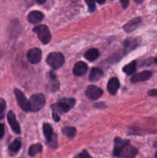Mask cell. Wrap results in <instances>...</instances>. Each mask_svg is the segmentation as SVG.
Returning a JSON list of instances; mask_svg holds the SVG:
<instances>
[{
  "label": "cell",
  "mask_w": 157,
  "mask_h": 158,
  "mask_svg": "<svg viewBox=\"0 0 157 158\" xmlns=\"http://www.w3.org/2000/svg\"><path fill=\"white\" fill-rule=\"evenodd\" d=\"M138 154V150L132 147L127 140L115 139L113 155L119 158H135Z\"/></svg>",
  "instance_id": "6da1fadb"
},
{
  "label": "cell",
  "mask_w": 157,
  "mask_h": 158,
  "mask_svg": "<svg viewBox=\"0 0 157 158\" xmlns=\"http://www.w3.org/2000/svg\"><path fill=\"white\" fill-rule=\"evenodd\" d=\"M75 100L72 98H62L58 100V103L55 105H52L53 112L56 113L58 115L70 110L74 106Z\"/></svg>",
  "instance_id": "7a4b0ae2"
},
{
  "label": "cell",
  "mask_w": 157,
  "mask_h": 158,
  "mask_svg": "<svg viewBox=\"0 0 157 158\" xmlns=\"http://www.w3.org/2000/svg\"><path fill=\"white\" fill-rule=\"evenodd\" d=\"M33 32L38 35V39L43 44H48L51 40V33L49 28L45 25H39L33 29Z\"/></svg>",
  "instance_id": "3957f363"
},
{
  "label": "cell",
  "mask_w": 157,
  "mask_h": 158,
  "mask_svg": "<svg viewBox=\"0 0 157 158\" xmlns=\"http://www.w3.org/2000/svg\"><path fill=\"white\" fill-rule=\"evenodd\" d=\"M64 62V56L60 52H51L46 59V63L53 69H58V68L61 67Z\"/></svg>",
  "instance_id": "277c9868"
},
{
  "label": "cell",
  "mask_w": 157,
  "mask_h": 158,
  "mask_svg": "<svg viewBox=\"0 0 157 158\" xmlns=\"http://www.w3.org/2000/svg\"><path fill=\"white\" fill-rule=\"evenodd\" d=\"M45 103H46V100L42 94H34L31 97L30 100H29L30 110L32 112H37L44 106Z\"/></svg>",
  "instance_id": "5b68a950"
},
{
  "label": "cell",
  "mask_w": 157,
  "mask_h": 158,
  "mask_svg": "<svg viewBox=\"0 0 157 158\" xmlns=\"http://www.w3.org/2000/svg\"><path fill=\"white\" fill-rule=\"evenodd\" d=\"M43 133L46 137V140L49 146L52 148H55L57 146V138L56 136L53 133L52 128L49 123H44L43 124Z\"/></svg>",
  "instance_id": "8992f818"
},
{
  "label": "cell",
  "mask_w": 157,
  "mask_h": 158,
  "mask_svg": "<svg viewBox=\"0 0 157 158\" xmlns=\"http://www.w3.org/2000/svg\"><path fill=\"white\" fill-rule=\"evenodd\" d=\"M15 97H16L17 102L18 103V106L22 108L24 111H30V106H29V101L27 100L25 94L22 92L20 89H15L14 90Z\"/></svg>",
  "instance_id": "52a82bcc"
},
{
  "label": "cell",
  "mask_w": 157,
  "mask_h": 158,
  "mask_svg": "<svg viewBox=\"0 0 157 158\" xmlns=\"http://www.w3.org/2000/svg\"><path fill=\"white\" fill-rule=\"evenodd\" d=\"M103 94V89H100L99 87L93 86V85H90L88 86L87 89L86 91V95L89 100H95L99 98Z\"/></svg>",
  "instance_id": "ba28073f"
},
{
  "label": "cell",
  "mask_w": 157,
  "mask_h": 158,
  "mask_svg": "<svg viewBox=\"0 0 157 158\" xmlns=\"http://www.w3.org/2000/svg\"><path fill=\"white\" fill-rule=\"evenodd\" d=\"M27 58L29 63L36 64L42 59V51L38 48H32L28 52Z\"/></svg>",
  "instance_id": "9c48e42d"
},
{
  "label": "cell",
  "mask_w": 157,
  "mask_h": 158,
  "mask_svg": "<svg viewBox=\"0 0 157 158\" xmlns=\"http://www.w3.org/2000/svg\"><path fill=\"white\" fill-rule=\"evenodd\" d=\"M151 77H152V73L150 71H143L141 73L134 74L132 77V78H131V81H132V83H134L146 81V80H149L151 78Z\"/></svg>",
  "instance_id": "30bf717a"
},
{
  "label": "cell",
  "mask_w": 157,
  "mask_h": 158,
  "mask_svg": "<svg viewBox=\"0 0 157 158\" xmlns=\"http://www.w3.org/2000/svg\"><path fill=\"white\" fill-rule=\"evenodd\" d=\"M7 120L12 131H13L15 134H19L20 133H21V128H20V126L19 124H18V123L17 122L16 118H15V116L13 112L9 111V112L8 113Z\"/></svg>",
  "instance_id": "8fae6325"
},
{
  "label": "cell",
  "mask_w": 157,
  "mask_h": 158,
  "mask_svg": "<svg viewBox=\"0 0 157 158\" xmlns=\"http://www.w3.org/2000/svg\"><path fill=\"white\" fill-rule=\"evenodd\" d=\"M142 23V19L140 18H135L133 19L130 20V21L128 22L127 23L124 25L123 26V29L126 31V32H131L132 31L135 30L139 26H140Z\"/></svg>",
  "instance_id": "7c38bea8"
},
{
  "label": "cell",
  "mask_w": 157,
  "mask_h": 158,
  "mask_svg": "<svg viewBox=\"0 0 157 158\" xmlns=\"http://www.w3.org/2000/svg\"><path fill=\"white\" fill-rule=\"evenodd\" d=\"M140 43L139 38H129L126 40L124 43L125 52H129L136 48Z\"/></svg>",
  "instance_id": "4fadbf2b"
},
{
  "label": "cell",
  "mask_w": 157,
  "mask_h": 158,
  "mask_svg": "<svg viewBox=\"0 0 157 158\" xmlns=\"http://www.w3.org/2000/svg\"><path fill=\"white\" fill-rule=\"evenodd\" d=\"M44 19V14L39 11H32L28 15V21L32 24L38 23L42 22Z\"/></svg>",
  "instance_id": "5bb4252c"
},
{
  "label": "cell",
  "mask_w": 157,
  "mask_h": 158,
  "mask_svg": "<svg viewBox=\"0 0 157 158\" xmlns=\"http://www.w3.org/2000/svg\"><path fill=\"white\" fill-rule=\"evenodd\" d=\"M88 70V66L83 62H78L75 63V66L73 67V73L75 74L77 77H80L83 76L87 72Z\"/></svg>",
  "instance_id": "9a60e30c"
},
{
  "label": "cell",
  "mask_w": 157,
  "mask_h": 158,
  "mask_svg": "<svg viewBox=\"0 0 157 158\" xmlns=\"http://www.w3.org/2000/svg\"><path fill=\"white\" fill-rule=\"evenodd\" d=\"M119 88V81L118 79L115 78V77L110 79L109 81L108 82L107 85V89L109 94H112V95H115Z\"/></svg>",
  "instance_id": "2e32d148"
},
{
  "label": "cell",
  "mask_w": 157,
  "mask_h": 158,
  "mask_svg": "<svg viewBox=\"0 0 157 158\" xmlns=\"http://www.w3.org/2000/svg\"><path fill=\"white\" fill-rule=\"evenodd\" d=\"M103 72L99 68H92L89 74V80L92 82H95L99 80L103 77Z\"/></svg>",
  "instance_id": "e0dca14e"
},
{
  "label": "cell",
  "mask_w": 157,
  "mask_h": 158,
  "mask_svg": "<svg viewBox=\"0 0 157 158\" xmlns=\"http://www.w3.org/2000/svg\"><path fill=\"white\" fill-rule=\"evenodd\" d=\"M99 56V52L96 49H91L85 53V58L89 61H94Z\"/></svg>",
  "instance_id": "ac0fdd59"
},
{
  "label": "cell",
  "mask_w": 157,
  "mask_h": 158,
  "mask_svg": "<svg viewBox=\"0 0 157 158\" xmlns=\"http://www.w3.org/2000/svg\"><path fill=\"white\" fill-rule=\"evenodd\" d=\"M42 151V146L40 143H35V144L31 145L29 149V155L30 157H34L36 154H39Z\"/></svg>",
  "instance_id": "d6986e66"
},
{
  "label": "cell",
  "mask_w": 157,
  "mask_h": 158,
  "mask_svg": "<svg viewBox=\"0 0 157 158\" xmlns=\"http://www.w3.org/2000/svg\"><path fill=\"white\" fill-rule=\"evenodd\" d=\"M135 69H136V62L135 61L131 62V63L126 65V66L123 67V71H124L127 75H131V74H132L133 73H135Z\"/></svg>",
  "instance_id": "ffe728a7"
},
{
  "label": "cell",
  "mask_w": 157,
  "mask_h": 158,
  "mask_svg": "<svg viewBox=\"0 0 157 158\" xmlns=\"http://www.w3.org/2000/svg\"><path fill=\"white\" fill-rule=\"evenodd\" d=\"M62 133L65 136L72 139L76 134V129L73 127H66L62 129Z\"/></svg>",
  "instance_id": "44dd1931"
},
{
  "label": "cell",
  "mask_w": 157,
  "mask_h": 158,
  "mask_svg": "<svg viewBox=\"0 0 157 158\" xmlns=\"http://www.w3.org/2000/svg\"><path fill=\"white\" fill-rule=\"evenodd\" d=\"M20 148H21V141L16 139L9 146V151L12 154H15L19 151Z\"/></svg>",
  "instance_id": "7402d4cb"
},
{
  "label": "cell",
  "mask_w": 157,
  "mask_h": 158,
  "mask_svg": "<svg viewBox=\"0 0 157 158\" xmlns=\"http://www.w3.org/2000/svg\"><path fill=\"white\" fill-rule=\"evenodd\" d=\"M6 108V102H5L2 99H0V120L2 119L3 117H4V112Z\"/></svg>",
  "instance_id": "603a6c76"
},
{
  "label": "cell",
  "mask_w": 157,
  "mask_h": 158,
  "mask_svg": "<svg viewBox=\"0 0 157 158\" xmlns=\"http://www.w3.org/2000/svg\"><path fill=\"white\" fill-rule=\"evenodd\" d=\"M85 2L87 4L88 7H89V10L90 12H93L95 9V1L94 0H85Z\"/></svg>",
  "instance_id": "cb8c5ba5"
},
{
  "label": "cell",
  "mask_w": 157,
  "mask_h": 158,
  "mask_svg": "<svg viewBox=\"0 0 157 158\" xmlns=\"http://www.w3.org/2000/svg\"><path fill=\"white\" fill-rule=\"evenodd\" d=\"M75 158H92V157L89 155V154L87 152V151H83V152H81L79 154H78Z\"/></svg>",
  "instance_id": "d4e9b609"
},
{
  "label": "cell",
  "mask_w": 157,
  "mask_h": 158,
  "mask_svg": "<svg viewBox=\"0 0 157 158\" xmlns=\"http://www.w3.org/2000/svg\"><path fill=\"white\" fill-rule=\"evenodd\" d=\"M120 2H121L122 6H123V9H126L129 6V0H120Z\"/></svg>",
  "instance_id": "484cf974"
},
{
  "label": "cell",
  "mask_w": 157,
  "mask_h": 158,
  "mask_svg": "<svg viewBox=\"0 0 157 158\" xmlns=\"http://www.w3.org/2000/svg\"><path fill=\"white\" fill-rule=\"evenodd\" d=\"M4 133H5V128H4V125L0 123V140L4 136Z\"/></svg>",
  "instance_id": "4316f807"
},
{
  "label": "cell",
  "mask_w": 157,
  "mask_h": 158,
  "mask_svg": "<svg viewBox=\"0 0 157 158\" xmlns=\"http://www.w3.org/2000/svg\"><path fill=\"white\" fill-rule=\"evenodd\" d=\"M148 95L150 96V97H155V96H157V89H150L148 92Z\"/></svg>",
  "instance_id": "83f0119b"
},
{
  "label": "cell",
  "mask_w": 157,
  "mask_h": 158,
  "mask_svg": "<svg viewBox=\"0 0 157 158\" xmlns=\"http://www.w3.org/2000/svg\"><path fill=\"white\" fill-rule=\"evenodd\" d=\"M52 117H53V119L55 121H58L60 119V116L58 114H56V113H52Z\"/></svg>",
  "instance_id": "f1b7e54d"
},
{
  "label": "cell",
  "mask_w": 157,
  "mask_h": 158,
  "mask_svg": "<svg viewBox=\"0 0 157 158\" xmlns=\"http://www.w3.org/2000/svg\"><path fill=\"white\" fill-rule=\"evenodd\" d=\"M46 1V0H36L37 2L39 3V4H42V3H44Z\"/></svg>",
  "instance_id": "f546056e"
},
{
  "label": "cell",
  "mask_w": 157,
  "mask_h": 158,
  "mask_svg": "<svg viewBox=\"0 0 157 158\" xmlns=\"http://www.w3.org/2000/svg\"><path fill=\"white\" fill-rule=\"evenodd\" d=\"M97 2L99 3V4H103V3L106 2V0H96Z\"/></svg>",
  "instance_id": "4dcf8cb0"
},
{
  "label": "cell",
  "mask_w": 157,
  "mask_h": 158,
  "mask_svg": "<svg viewBox=\"0 0 157 158\" xmlns=\"http://www.w3.org/2000/svg\"><path fill=\"white\" fill-rule=\"evenodd\" d=\"M143 0H135V2L136 3H141V2H143Z\"/></svg>",
  "instance_id": "1f68e13d"
},
{
  "label": "cell",
  "mask_w": 157,
  "mask_h": 158,
  "mask_svg": "<svg viewBox=\"0 0 157 158\" xmlns=\"http://www.w3.org/2000/svg\"><path fill=\"white\" fill-rule=\"evenodd\" d=\"M155 63H156V64H157V57H156V58L155 59Z\"/></svg>",
  "instance_id": "d6a6232c"
},
{
  "label": "cell",
  "mask_w": 157,
  "mask_h": 158,
  "mask_svg": "<svg viewBox=\"0 0 157 158\" xmlns=\"http://www.w3.org/2000/svg\"><path fill=\"white\" fill-rule=\"evenodd\" d=\"M155 158H157V152L155 153Z\"/></svg>",
  "instance_id": "836d02e7"
}]
</instances>
